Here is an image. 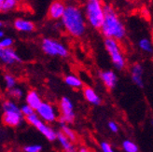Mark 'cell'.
Masks as SVG:
<instances>
[{
    "label": "cell",
    "mask_w": 153,
    "mask_h": 152,
    "mask_svg": "<svg viewBox=\"0 0 153 152\" xmlns=\"http://www.w3.org/2000/svg\"><path fill=\"white\" fill-rule=\"evenodd\" d=\"M83 13L91 28L100 30L105 18V5L102 0H85Z\"/></svg>",
    "instance_id": "cell-3"
},
{
    "label": "cell",
    "mask_w": 153,
    "mask_h": 152,
    "mask_svg": "<svg viewBox=\"0 0 153 152\" xmlns=\"http://www.w3.org/2000/svg\"><path fill=\"white\" fill-rule=\"evenodd\" d=\"M9 94L10 96L12 98V99L14 100H20L22 98V96H24V90H22L21 88L19 87H14L12 89H10L9 90Z\"/></svg>",
    "instance_id": "cell-24"
},
{
    "label": "cell",
    "mask_w": 153,
    "mask_h": 152,
    "mask_svg": "<svg viewBox=\"0 0 153 152\" xmlns=\"http://www.w3.org/2000/svg\"><path fill=\"white\" fill-rule=\"evenodd\" d=\"M108 127L109 129V131L113 133H119V130H120V127L118 125L117 122H115L114 120H110L108 121Z\"/></svg>",
    "instance_id": "cell-29"
},
{
    "label": "cell",
    "mask_w": 153,
    "mask_h": 152,
    "mask_svg": "<svg viewBox=\"0 0 153 152\" xmlns=\"http://www.w3.org/2000/svg\"><path fill=\"white\" fill-rule=\"evenodd\" d=\"M25 103L30 108H32L35 111L39 108V105L42 104V99L36 90H29L25 96Z\"/></svg>",
    "instance_id": "cell-16"
},
{
    "label": "cell",
    "mask_w": 153,
    "mask_h": 152,
    "mask_svg": "<svg viewBox=\"0 0 153 152\" xmlns=\"http://www.w3.org/2000/svg\"><path fill=\"white\" fill-rule=\"evenodd\" d=\"M25 119L29 124H31L33 127H35L44 137H46L47 140H49L50 142H53L56 140L57 132L52 127H51L48 123H45L44 121H42L37 117L36 113L25 118Z\"/></svg>",
    "instance_id": "cell-7"
},
{
    "label": "cell",
    "mask_w": 153,
    "mask_h": 152,
    "mask_svg": "<svg viewBox=\"0 0 153 152\" xmlns=\"http://www.w3.org/2000/svg\"><path fill=\"white\" fill-rule=\"evenodd\" d=\"M121 148L123 152H139V147L130 139H125L122 141Z\"/></svg>",
    "instance_id": "cell-22"
},
{
    "label": "cell",
    "mask_w": 153,
    "mask_h": 152,
    "mask_svg": "<svg viewBox=\"0 0 153 152\" xmlns=\"http://www.w3.org/2000/svg\"><path fill=\"white\" fill-rule=\"evenodd\" d=\"M14 28L22 33H31L33 32L36 26L32 21H29L24 18H18L13 22Z\"/></svg>",
    "instance_id": "cell-14"
},
{
    "label": "cell",
    "mask_w": 153,
    "mask_h": 152,
    "mask_svg": "<svg viewBox=\"0 0 153 152\" xmlns=\"http://www.w3.org/2000/svg\"><path fill=\"white\" fill-rule=\"evenodd\" d=\"M99 78H100L101 81L103 82V84L105 87L112 90L117 87L118 84V76L113 70H104L99 73Z\"/></svg>",
    "instance_id": "cell-12"
},
{
    "label": "cell",
    "mask_w": 153,
    "mask_h": 152,
    "mask_svg": "<svg viewBox=\"0 0 153 152\" xmlns=\"http://www.w3.org/2000/svg\"><path fill=\"white\" fill-rule=\"evenodd\" d=\"M42 146L39 144H32L24 147V152H41Z\"/></svg>",
    "instance_id": "cell-27"
},
{
    "label": "cell",
    "mask_w": 153,
    "mask_h": 152,
    "mask_svg": "<svg viewBox=\"0 0 153 152\" xmlns=\"http://www.w3.org/2000/svg\"><path fill=\"white\" fill-rule=\"evenodd\" d=\"M61 133H62L65 137H67L71 142H76V134L73 129L67 124H61Z\"/></svg>",
    "instance_id": "cell-21"
},
{
    "label": "cell",
    "mask_w": 153,
    "mask_h": 152,
    "mask_svg": "<svg viewBox=\"0 0 153 152\" xmlns=\"http://www.w3.org/2000/svg\"><path fill=\"white\" fill-rule=\"evenodd\" d=\"M100 148L102 152H117L113 148V147L111 146V144H109L106 141H103L100 143Z\"/></svg>",
    "instance_id": "cell-28"
},
{
    "label": "cell",
    "mask_w": 153,
    "mask_h": 152,
    "mask_svg": "<svg viewBox=\"0 0 153 152\" xmlns=\"http://www.w3.org/2000/svg\"><path fill=\"white\" fill-rule=\"evenodd\" d=\"M14 44V40L10 36H4L3 39H0V46L5 49H10L12 48Z\"/></svg>",
    "instance_id": "cell-25"
},
{
    "label": "cell",
    "mask_w": 153,
    "mask_h": 152,
    "mask_svg": "<svg viewBox=\"0 0 153 152\" xmlns=\"http://www.w3.org/2000/svg\"><path fill=\"white\" fill-rule=\"evenodd\" d=\"M105 39L122 41L127 36V30L119 14L110 5H105V18L100 28Z\"/></svg>",
    "instance_id": "cell-2"
},
{
    "label": "cell",
    "mask_w": 153,
    "mask_h": 152,
    "mask_svg": "<svg viewBox=\"0 0 153 152\" xmlns=\"http://www.w3.org/2000/svg\"><path fill=\"white\" fill-rule=\"evenodd\" d=\"M3 80H4L5 87L9 90L14 87H16L17 85V80L14 76H12L11 74H5L3 77Z\"/></svg>",
    "instance_id": "cell-23"
},
{
    "label": "cell",
    "mask_w": 153,
    "mask_h": 152,
    "mask_svg": "<svg viewBox=\"0 0 153 152\" xmlns=\"http://www.w3.org/2000/svg\"><path fill=\"white\" fill-rule=\"evenodd\" d=\"M61 1H63V2H66V1H69V0H61Z\"/></svg>",
    "instance_id": "cell-34"
},
{
    "label": "cell",
    "mask_w": 153,
    "mask_h": 152,
    "mask_svg": "<svg viewBox=\"0 0 153 152\" xmlns=\"http://www.w3.org/2000/svg\"><path fill=\"white\" fill-rule=\"evenodd\" d=\"M104 45L106 52L110 57L113 66L119 71L124 70L127 66V61L120 42L111 39H105Z\"/></svg>",
    "instance_id": "cell-4"
},
{
    "label": "cell",
    "mask_w": 153,
    "mask_h": 152,
    "mask_svg": "<svg viewBox=\"0 0 153 152\" xmlns=\"http://www.w3.org/2000/svg\"><path fill=\"white\" fill-rule=\"evenodd\" d=\"M20 110H21V112L22 114V116H24L25 118H27V117L31 116V115H33V114L36 113V111L32 108H30V106L28 105H26V104L22 105L20 108Z\"/></svg>",
    "instance_id": "cell-26"
},
{
    "label": "cell",
    "mask_w": 153,
    "mask_h": 152,
    "mask_svg": "<svg viewBox=\"0 0 153 152\" xmlns=\"http://www.w3.org/2000/svg\"><path fill=\"white\" fill-rule=\"evenodd\" d=\"M137 46H138L141 51L146 53V54H153V43L149 37H141L138 42H137Z\"/></svg>",
    "instance_id": "cell-19"
},
{
    "label": "cell",
    "mask_w": 153,
    "mask_h": 152,
    "mask_svg": "<svg viewBox=\"0 0 153 152\" xmlns=\"http://www.w3.org/2000/svg\"><path fill=\"white\" fill-rule=\"evenodd\" d=\"M4 26V22L0 20V28H2Z\"/></svg>",
    "instance_id": "cell-32"
},
{
    "label": "cell",
    "mask_w": 153,
    "mask_h": 152,
    "mask_svg": "<svg viewBox=\"0 0 153 152\" xmlns=\"http://www.w3.org/2000/svg\"><path fill=\"white\" fill-rule=\"evenodd\" d=\"M61 24L65 32L73 37H81L85 35L87 22L83 10L76 4H67Z\"/></svg>",
    "instance_id": "cell-1"
},
{
    "label": "cell",
    "mask_w": 153,
    "mask_h": 152,
    "mask_svg": "<svg viewBox=\"0 0 153 152\" xmlns=\"http://www.w3.org/2000/svg\"><path fill=\"white\" fill-rule=\"evenodd\" d=\"M78 152H91V151H90L87 148H85V147H80V148H79Z\"/></svg>",
    "instance_id": "cell-30"
},
{
    "label": "cell",
    "mask_w": 153,
    "mask_h": 152,
    "mask_svg": "<svg viewBox=\"0 0 153 152\" xmlns=\"http://www.w3.org/2000/svg\"><path fill=\"white\" fill-rule=\"evenodd\" d=\"M150 122H151V125L153 126V119H151V121H150Z\"/></svg>",
    "instance_id": "cell-33"
},
{
    "label": "cell",
    "mask_w": 153,
    "mask_h": 152,
    "mask_svg": "<svg viewBox=\"0 0 153 152\" xmlns=\"http://www.w3.org/2000/svg\"><path fill=\"white\" fill-rule=\"evenodd\" d=\"M4 36H5L4 31H3V30H1V29H0V39H3Z\"/></svg>",
    "instance_id": "cell-31"
},
{
    "label": "cell",
    "mask_w": 153,
    "mask_h": 152,
    "mask_svg": "<svg viewBox=\"0 0 153 152\" xmlns=\"http://www.w3.org/2000/svg\"><path fill=\"white\" fill-rule=\"evenodd\" d=\"M36 114L42 121L48 124L55 122L58 119V112L56 108L48 102H42L39 108L36 110Z\"/></svg>",
    "instance_id": "cell-9"
},
{
    "label": "cell",
    "mask_w": 153,
    "mask_h": 152,
    "mask_svg": "<svg viewBox=\"0 0 153 152\" xmlns=\"http://www.w3.org/2000/svg\"><path fill=\"white\" fill-rule=\"evenodd\" d=\"M64 80H65V84L72 89H80L83 86V83H82L81 79L78 77V76L73 75V74L66 75Z\"/></svg>",
    "instance_id": "cell-20"
},
{
    "label": "cell",
    "mask_w": 153,
    "mask_h": 152,
    "mask_svg": "<svg viewBox=\"0 0 153 152\" xmlns=\"http://www.w3.org/2000/svg\"><path fill=\"white\" fill-rule=\"evenodd\" d=\"M83 95L86 101L93 105H100L102 104V99L101 97L97 94L95 90H94L91 87H85L83 89Z\"/></svg>",
    "instance_id": "cell-15"
},
{
    "label": "cell",
    "mask_w": 153,
    "mask_h": 152,
    "mask_svg": "<svg viewBox=\"0 0 153 152\" xmlns=\"http://www.w3.org/2000/svg\"><path fill=\"white\" fill-rule=\"evenodd\" d=\"M41 49L45 54L51 57L66 58L69 55L68 49L64 43L51 37H45L42 39Z\"/></svg>",
    "instance_id": "cell-6"
},
{
    "label": "cell",
    "mask_w": 153,
    "mask_h": 152,
    "mask_svg": "<svg viewBox=\"0 0 153 152\" xmlns=\"http://www.w3.org/2000/svg\"><path fill=\"white\" fill-rule=\"evenodd\" d=\"M56 140L59 142L61 148H63V150L65 152H78L76 146L74 145V143L71 142L67 137H65L61 132H57Z\"/></svg>",
    "instance_id": "cell-17"
},
{
    "label": "cell",
    "mask_w": 153,
    "mask_h": 152,
    "mask_svg": "<svg viewBox=\"0 0 153 152\" xmlns=\"http://www.w3.org/2000/svg\"><path fill=\"white\" fill-rule=\"evenodd\" d=\"M3 123L9 127L16 128L24 122L25 117L20 110V106L12 100H6L3 105Z\"/></svg>",
    "instance_id": "cell-5"
},
{
    "label": "cell",
    "mask_w": 153,
    "mask_h": 152,
    "mask_svg": "<svg viewBox=\"0 0 153 152\" xmlns=\"http://www.w3.org/2000/svg\"><path fill=\"white\" fill-rule=\"evenodd\" d=\"M65 7H66V4L63 1H61V0H54V1H52L48 10L49 18L54 21L61 20L65 13Z\"/></svg>",
    "instance_id": "cell-11"
},
{
    "label": "cell",
    "mask_w": 153,
    "mask_h": 152,
    "mask_svg": "<svg viewBox=\"0 0 153 152\" xmlns=\"http://www.w3.org/2000/svg\"><path fill=\"white\" fill-rule=\"evenodd\" d=\"M59 110H60V117H59L60 124L69 125L74 122L76 115L74 111V104L70 98H68L66 96L61 98L59 103Z\"/></svg>",
    "instance_id": "cell-8"
},
{
    "label": "cell",
    "mask_w": 153,
    "mask_h": 152,
    "mask_svg": "<svg viewBox=\"0 0 153 152\" xmlns=\"http://www.w3.org/2000/svg\"><path fill=\"white\" fill-rule=\"evenodd\" d=\"M0 61L7 65H12L22 62L20 55L12 48L5 49L0 46Z\"/></svg>",
    "instance_id": "cell-10"
},
{
    "label": "cell",
    "mask_w": 153,
    "mask_h": 152,
    "mask_svg": "<svg viewBox=\"0 0 153 152\" xmlns=\"http://www.w3.org/2000/svg\"><path fill=\"white\" fill-rule=\"evenodd\" d=\"M130 74L134 84L138 88H144V67L140 63H134L132 65Z\"/></svg>",
    "instance_id": "cell-13"
},
{
    "label": "cell",
    "mask_w": 153,
    "mask_h": 152,
    "mask_svg": "<svg viewBox=\"0 0 153 152\" xmlns=\"http://www.w3.org/2000/svg\"><path fill=\"white\" fill-rule=\"evenodd\" d=\"M22 2V0H0V12L7 13L16 10Z\"/></svg>",
    "instance_id": "cell-18"
}]
</instances>
